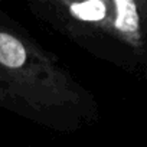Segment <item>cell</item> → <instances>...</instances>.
I'll return each instance as SVG.
<instances>
[{
	"instance_id": "obj_1",
	"label": "cell",
	"mask_w": 147,
	"mask_h": 147,
	"mask_svg": "<svg viewBox=\"0 0 147 147\" xmlns=\"http://www.w3.org/2000/svg\"><path fill=\"white\" fill-rule=\"evenodd\" d=\"M81 95L56 59L28 39L0 28V105L32 117L78 108Z\"/></svg>"
},
{
	"instance_id": "obj_2",
	"label": "cell",
	"mask_w": 147,
	"mask_h": 147,
	"mask_svg": "<svg viewBox=\"0 0 147 147\" xmlns=\"http://www.w3.org/2000/svg\"><path fill=\"white\" fill-rule=\"evenodd\" d=\"M136 2H137V5H138V7L143 13V6H147V0H136Z\"/></svg>"
}]
</instances>
